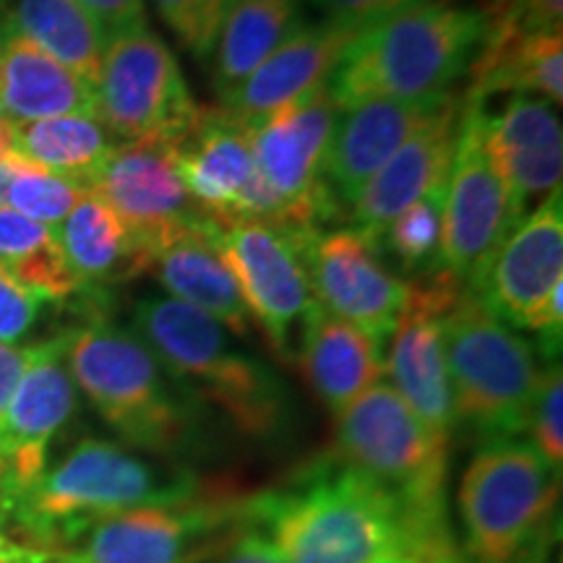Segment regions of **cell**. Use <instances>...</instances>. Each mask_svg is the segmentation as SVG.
Segmentation results:
<instances>
[{
    "label": "cell",
    "mask_w": 563,
    "mask_h": 563,
    "mask_svg": "<svg viewBox=\"0 0 563 563\" xmlns=\"http://www.w3.org/2000/svg\"><path fill=\"white\" fill-rule=\"evenodd\" d=\"M243 522L287 563H378L410 553L439 563L456 553L449 525L428 522L391 490L342 460L243 504Z\"/></svg>",
    "instance_id": "cell-1"
},
{
    "label": "cell",
    "mask_w": 563,
    "mask_h": 563,
    "mask_svg": "<svg viewBox=\"0 0 563 563\" xmlns=\"http://www.w3.org/2000/svg\"><path fill=\"white\" fill-rule=\"evenodd\" d=\"M133 334L245 439L272 443L290 431L295 407L285 378L238 347L235 336L211 316L173 298H144L133 311Z\"/></svg>",
    "instance_id": "cell-2"
},
{
    "label": "cell",
    "mask_w": 563,
    "mask_h": 563,
    "mask_svg": "<svg viewBox=\"0 0 563 563\" xmlns=\"http://www.w3.org/2000/svg\"><path fill=\"white\" fill-rule=\"evenodd\" d=\"M488 13L449 0H412L357 34L329 79L344 110L363 100H428L473 66Z\"/></svg>",
    "instance_id": "cell-3"
},
{
    "label": "cell",
    "mask_w": 563,
    "mask_h": 563,
    "mask_svg": "<svg viewBox=\"0 0 563 563\" xmlns=\"http://www.w3.org/2000/svg\"><path fill=\"white\" fill-rule=\"evenodd\" d=\"M66 363L100 418L133 449L178 456L199 443L201 402L139 334L95 316L66 332Z\"/></svg>",
    "instance_id": "cell-4"
},
{
    "label": "cell",
    "mask_w": 563,
    "mask_h": 563,
    "mask_svg": "<svg viewBox=\"0 0 563 563\" xmlns=\"http://www.w3.org/2000/svg\"><path fill=\"white\" fill-rule=\"evenodd\" d=\"M199 493L201 483L186 470L162 467L118 443L84 439L26 490L11 522L32 540V548L51 553L97 519L188 501Z\"/></svg>",
    "instance_id": "cell-5"
},
{
    "label": "cell",
    "mask_w": 563,
    "mask_h": 563,
    "mask_svg": "<svg viewBox=\"0 0 563 563\" xmlns=\"http://www.w3.org/2000/svg\"><path fill=\"white\" fill-rule=\"evenodd\" d=\"M561 473L530 441H485L460 483V522L473 563H545Z\"/></svg>",
    "instance_id": "cell-6"
},
{
    "label": "cell",
    "mask_w": 563,
    "mask_h": 563,
    "mask_svg": "<svg viewBox=\"0 0 563 563\" xmlns=\"http://www.w3.org/2000/svg\"><path fill=\"white\" fill-rule=\"evenodd\" d=\"M441 332L456 426L464 422L485 441L525 433L543 373L534 344L470 290L443 313Z\"/></svg>",
    "instance_id": "cell-7"
},
{
    "label": "cell",
    "mask_w": 563,
    "mask_h": 563,
    "mask_svg": "<svg viewBox=\"0 0 563 563\" xmlns=\"http://www.w3.org/2000/svg\"><path fill=\"white\" fill-rule=\"evenodd\" d=\"M336 460L382 483L418 517L449 525V441L439 439L389 384L371 386L336 415Z\"/></svg>",
    "instance_id": "cell-8"
},
{
    "label": "cell",
    "mask_w": 563,
    "mask_h": 563,
    "mask_svg": "<svg viewBox=\"0 0 563 563\" xmlns=\"http://www.w3.org/2000/svg\"><path fill=\"white\" fill-rule=\"evenodd\" d=\"M199 115L201 108L159 34L144 26L108 40L95 87V118L108 133L180 144Z\"/></svg>",
    "instance_id": "cell-9"
},
{
    "label": "cell",
    "mask_w": 563,
    "mask_h": 563,
    "mask_svg": "<svg viewBox=\"0 0 563 563\" xmlns=\"http://www.w3.org/2000/svg\"><path fill=\"white\" fill-rule=\"evenodd\" d=\"M470 292L511 329L540 336L548 357L563 334V196L555 191L514 224Z\"/></svg>",
    "instance_id": "cell-10"
},
{
    "label": "cell",
    "mask_w": 563,
    "mask_h": 563,
    "mask_svg": "<svg viewBox=\"0 0 563 563\" xmlns=\"http://www.w3.org/2000/svg\"><path fill=\"white\" fill-rule=\"evenodd\" d=\"M243 525V504L199 496L97 519L47 553L51 563H201Z\"/></svg>",
    "instance_id": "cell-11"
},
{
    "label": "cell",
    "mask_w": 563,
    "mask_h": 563,
    "mask_svg": "<svg viewBox=\"0 0 563 563\" xmlns=\"http://www.w3.org/2000/svg\"><path fill=\"white\" fill-rule=\"evenodd\" d=\"M340 108L327 87L287 104L251 129L253 167L282 209V230L298 238L319 232L334 217L336 201L323 183Z\"/></svg>",
    "instance_id": "cell-12"
},
{
    "label": "cell",
    "mask_w": 563,
    "mask_h": 563,
    "mask_svg": "<svg viewBox=\"0 0 563 563\" xmlns=\"http://www.w3.org/2000/svg\"><path fill=\"white\" fill-rule=\"evenodd\" d=\"M522 217L483 146L481 97L467 95L443 196L441 245L433 272H446L473 290L493 253Z\"/></svg>",
    "instance_id": "cell-13"
},
{
    "label": "cell",
    "mask_w": 563,
    "mask_h": 563,
    "mask_svg": "<svg viewBox=\"0 0 563 563\" xmlns=\"http://www.w3.org/2000/svg\"><path fill=\"white\" fill-rule=\"evenodd\" d=\"M306 238L266 222L220 224V249L245 311L258 321L277 355L292 357V332L316 306L302 258Z\"/></svg>",
    "instance_id": "cell-14"
},
{
    "label": "cell",
    "mask_w": 563,
    "mask_h": 563,
    "mask_svg": "<svg viewBox=\"0 0 563 563\" xmlns=\"http://www.w3.org/2000/svg\"><path fill=\"white\" fill-rule=\"evenodd\" d=\"M175 154V141H123L89 183V191L115 211L133 241L150 253V262L180 232L211 220L188 194Z\"/></svg>",
    "instance_id": "cell-15"
},
{
    "label": "cell",
    "mask_w": 563,
    "mask_h": 563,
    "mask_svg": "<svg viewBox=\"0 0 563 563\" xmlns=\"http://www.w3.org/2000/svg\"><path fill=\"white\" fill-rule=\"evenodd\" d=\"M76 410V384L66 363V334L30 347L24 373L0 415V473L11 517L45 475L47 449Z\"/></svg>",
    "instance_id": "cell-16"
},
{
    "label": "cell",
    "mask_w": 563,
    "mask_h": 563,
    "mask_svg": "<svg viewBox=\"0 0 563 563\" xmlns=\"http://www.w3.org/2000/svg\"><path fill=\"white\" fill-rule=\"evenodd\" d=\"M462 290L467 287L446 272H431L428 279L407 282L405 306L389 336V357L384 361L391 389L443 441H452L456 418L441 319Z\"/></svg>",
    "instance_id": "cell-17"
},
{
    "label": "cell",
    "mask_w": 563,
    "mask_h": 563,
    "mask_svg": "<svg viewBox=\"0 0 563 563\" xmlns=\"http://www.w3.org/2000/svg\"><path fill=\"white\" fill-rule=\"evenodd\" d=\"M313 300L378 344L389 340L405 306L407 282L386 269L382 251L357 230L313 232L302 241Z\"/></svg>",
    "instance_id": "cell-18"
},
{
    "label": "cell",
    "mask_w": 563,
    "mask_h": 563,
    "mask_svg": "<svg viewBox=\"0 0 563 563\" xmlns=\"http://www.w3.org/2000/svg\"><path fill=\"white\" fill-rule=\"evenodd\" d=\"M460 115V97L449 95V100L386 159L382 170L350 201L352 230L361 232L365 241L378 249L384 230L399 211L446 188Z\"/></svg>",
    "instance_id": "cell-19"
},
{
    "label": "cell",
    "mask_w": 563,
    "mask_h": 563,
    "mask_svg": "<svg viewBox=\"0 0 563 563\" xmlns=\"http://www.w3.org/2000/svg\"><path fill=\"white\" fill-rule=\"evenodd\" d=\"M481 136L514 207L527 214L532 199L561 191L563 129L551 102L514 95L501 110L481 100Z\"/></svg>",
    "instance_id": "cell-20"
},
{
    "label": "cell",
    "mask_w": 563,
    "mask_h": 563,
    "mask_svg": "<svg viewBox=\"0 0 563 563\" xmlns=\"http://www.w3.org/2000/svg\"><path fill=\"white\" fill-rule=\"evenodd\" d=\"M361 32V26L329 19L319 24H302L249 79L224 91L222 110L238 123L253 129L277 110L327 87Z\"/></svg>",
    "instance_id": "cell-21"
},
{
    "label": "cell",
    "mask_w": 563,
    "mask_h": 563,
    "mask_svg": "<svg viewBox=\"0 0 563 563\" xmlns=\"http://www.w3.org/2000/svg\"><path fill=\"white\" fill-rule=\"evenodd\" d=\"M452 91L428 100H363L340 110L323 183L334 201H352L357 191L386 165L415 131L420 129Z\"/></svg>",
    "instance_id": "cell-22"
},
{
    "label": "cell",
    "mask_w": 563,
    "mask_h": 563,
    "mask_svg": "<svg viewBox=\"0 0 563 563\" xmlns=\"http://www.w3.org/2000/svg\"><path fill=\"white\" fill-rule=\"evenodd\" d=\"M470 95L538 97L551 104L563 100V37L561 30H530L511 9L488 13V32L477 51Z\"/></svg>",
    "instance_id": "cell-23"
},
{
    "label": "cell",
    "mask_w": 563,
    "mask_h": 563,
    "mask_svg": "<svg viewBox=\"0 0 563 563\" xmlns=\"http://www.w3.org/2000/svg\"><path fill=\"white\" fill-rule=\"evenodd\" d=\"M150 272L165 287L167 298L211 316L232 336L251 334V316L222 256L217 220L180 232L170 243L154 251Z\"/></svg>",
    "instance_id": "cell-24"
},
{
    "label": "cell",
    "mask_w": 563,
    "mask_h": 563,
    "mask_svg": "<svg viewBox=\"0 0 563 563\" xmlns=\"http://www.w3.org/2000/svg\"><path fill=\"white\" fill-rule=\"evenodd\" d=\"M175 165L191 199L220 224L235 222L238 203L256 175L251 129L224 110H203L178 144Z\"/></svg>",
    "instance_id": "cell-25"
},
{
    "label": "cell",
    "mask_w": 563,
    "mask_h": 563,
    "mask_svg": "<svg viewBox=\"0 0 563 563\" xmlns=\"http://www.w3.org/2000/svg\"><path fill=\"white\" fill-rule=\"evenodd\" d=\"M300 363L316 397L340 415L371 386L382 384L386 365L373 336L344 319H336L316 302L300 334Z\"/></svg>",
    "instance_id": "cell-26"
},
{
    "label": "cell",
    "mask_w": 563,
    "mask_h": 563,
    "mask_svg": "<svg viewBox=\"0 0 563 563\" xmlns=\"http://www.w3.org/2000/svg\"><path fill=\"white\" fill-rule=\"evenodd\" d=\"M0 115L9 123L95 115V89L32 40L0 37Z\"/></svg>",
    "instance_id": "cell-27"
},
{
    "label": "cell",
    "mask_w": 563,
    "mask_h": 563,
    "mask_svg": "<svg viewBox=\"0 0 563 563\" xmlns=\"http://www.w3.org/2000/svg\"><path fill=\"white\" fill-rule=\"evenodd\" d=\"M55 232L81 292L150 272V253L133 241L115 211L97 194L84 196Z\"/></svg>",
    "instance_id": "cell-28"
},
{
    "label": "cell",
    "mask_w": 563,
    "mask_h": 563,
    "mask_svg": "<svg viewBox=\"0 0 563 563\" xmlns=\"http://www.w3.org/2000/svg\"><path fill=\"white\" fill-rule=\"evenodd\" d=\"M302 0H238L214 45V81L220 97L243 84L285 45L302 21Z\"/></svg>",
    "instance_id": "cell-29"
},
{
    "label": "cell",
    "mask_w": 563,
    "mask_h": 563,
    "mask_svg": "<svg viewBox=\"0 0 563 563\" xmlns=\"http://www.w3.org/2000/svg\"><path fill=\"white\" fill-rule=\"evenodd\" d=\"M11 32L32 40L91 89L97 87L108 34L76 0H19Z\"/></svg>",
    "instance_id": "cell-30"
},
{
    "label": "cell",
    "mask_w": 563,
    "mask_h": 563,
    "mask_svg": "<svg viewBox=\"0 0 563 563\" xmlns=\"http://www.w3.org/2000/svg\"><path fill=\"white\" fill-rule=\"evenodd\" d=\"M11 125L19 157L40 170L81 183L84 188H89L91 178L118 146L95 115H60Z\"/></svg>",
    "instance_id": "cell-31"
},
{
    "label": "cell",
    "mask_w": 563,
    "mask_h": 563,
    "mask_svg": "<svg viewBox=\"0 0 563 563\" xmlns=\"http://www.w3.org/2000/svg\"><path fill=\"white\" fill-rule=\"evenodd\" d=\"M0 266L42 300H66L81 292L63 256L58 232L0 207Z\"/></svg>",
    "instance_id": "cell-32"
},
{
    "label": "cell",
    "mask_w": 563,
    "mask_h": 563,
    "mask_svg": "<svg viewBox=\"0 0 563 563\" xmlns=\"http://www.w3.org/2000/svg\"><path fill=\"white\" fill-rule=\"evenodd\" d=\"M9 167L13 175L5 191V207L45 228L58 230L70 209L89 194V188H84L81 183L40 170L19 154H13Z\"/></svg>",
    "instance_id": "cell-33"
},
{
    "label": "cell",
    "mask_w": 563,
    "mask_h": 563,
    "mask_svg": "<svg viewBox=\"0 0 563 563\" xmlns=\"http://www.w3.org/2000/svg\"><path fill=\"white\" fill-rule=\"evenodd\" d=\"M443 196H446V188L426 196V199H418L399 211L389 222V228L384 230L378 251L394 253L407 269L431 266L433 272L441 245Z\"/></svg>",
    "instance_id": "cell-34"
},
{
    "label": "cell",
    "mask_w": 563,
    "mask_h": 563,
    "mask_svg": "<svg viewBox=\"0 0 563 563\" xmlns=\"http://www.w3.org/2000/svg\"><path fill=\"white\" fill-rule=\"evenodd\" d=\"M159 19L196 58L207 60L214 53L217 37L238 0H152Z\"/></svg>",
    "instance_id": "cell-35"
},
{
    "label": "cell",
    "mask_w": 563,
    "mask_h": 563,
    "mask_svg": "<svg viewBox=\"0 0 563 563\" xmlns=\"http://www.w3.org/2000/svg\"><path fill=\"white\" fill-rule=\"evenodd\" d=\"M527 433L532 435V446L543 454L555 473L563 464V376L561 365H545L540 373L538 391H534L530 415H527Z\"/></svg>",
    "instance_id": "cell-36"
},
{
    "label": "cell",
    "mask_w": 563,
    "mask_h": 563,
    "mask_svg": "<svg viewBox=\"0 0 563 563\" xmlns=\"http://www.w3.org/2000/svg\"><path fill=\"white\" fill-rule=\"evenodd\" d=\"M40 295L26 290L19 279L0 266V342H19L37 321L42 308Z\"/></svg>",
    "instance_id": "cell-37"
},
{
    "label": "cell",
    "mask_w": 563,
    "mask_h": 563,
    "mask_svg": "<svg viewBox=\"0 0 563 563\" xmlns=\"http://www.w3.org/2000/svg\"><path fill=\"white\" fill-rule=\"evenodd\" d=\"M76 3L102 26L108 40L146 26L144 0H76Z\"/></svg>",
    "instance_id": "cell-38"
},
{
    "label": "cell",
    "mask_w": 563,
    "mask_h": 563,
    "mask_svg": "<svg viewBox=\"0 0 563 563\" xmlns=\"http://www.w3.org/2000/svg\"><path fill=\"white\" fill-rule=\"evenodd\" d=\"M201 563H287L256 530L238 525L230 538Z\"/></svg>",
    "instance_id": "cell-39"
},
{
    "label": "cell",
    "mask_w": 563,
    "mask_h": 563,
    "mask_svg": "<svg viewBox=\"0 0 563 563\" xmlns=\"http://www.w3.org/2000/svg\"><path fill=\"white\" fill-rule=\"evenodd\" d=\"M308 3H313L316 9L327 13L329 21H342V24L365 30L373 21L405 9L412 0H308Z\"/></svg>",
    "instance_id": "cell-40"
},
{
    "label": "cell",
    "mask_w": 563,
    "mask_h": 563,
    "mask_svg": "<svg viewBox=\"0 0 563 563\" xmlns=\"http://www.w3.org/2000/svg\"><path fill=\"white\" fill-rule=\"evenodd\" d=\"M509 9L530 30H561L563 0H514Z\"/></svg>",
    "instance_id": "cell-41"
},
{
    "label": "cell",
    "mask_w": 563,
    "mask_h": 563,
    "mask_svg": "<svg viewBox=\"0 0 563 563\" xmlns=\"http://www.w3.org/2000/svg\"><path fill=\"white\" fill-rule=\"evenodd\" d=\"M30 347H16V344L0 342V415L9 407V399L16 389L21 373H24Z\"/></svg>",
    "instance_id": "cell-42"
},
{
    "label": "cell",
    "mask_w": 563,
    "mask_h": 563,
    "mask_svg": "<svg viewBox=\"0 0 563 563\" xmlns=\"http://www.w3.org/2000/svg\"><path fill=\"white\" fill-rule=\"evenodd\" d=\"M19 561H40V563H51L45 551L40 548L24 545L19 540H13L0 530V563H19Z\"/></svg>",
    "instance_id": "cell-43"
},
{
    "label": "cell",
    "mask_w": 563,
    "mask_h": 563,
    "mask_svg": "<svg viewBox=\"0 0 563 563\" xmlns=\"http://www.w3.org/2000/svg\"><path fill=\"white\" fill-rule=\"evenodd\" d=\"M13 154H16L13 150V125L5 118H0V167L9 165Z\"/></svg>",
    "instance_id": "cell-44"
},
{
    "label": "cell",
    "mask_w": 563,
    "mask_h": 563,
    "mask_svg": "<svg viewBox=\"0 0 563 563\" xmlns=\"http://www.w3.org/2000/svg\"><path fill=\"white\" fill-rule=\"evenodd\" d=\"M5 522H11V506L5 501V490H3V473H0V527Z\"/></svg>",
    "instance_id": "cell-45"
},
{
    "label": "cell",
    "mask_w": 563,
    "mask_h": 563,
    "mask_svg": "<svg viewBox=\"0 0 563 563\" xmlns=\"http://www.w3.org/2000/svg\"><path fill=\"white\" fill-rule=\"evenodd\" d=\"M11 175H13V170H11L9 165L0 167V207H3V203H5V191H9Z\"/></svg>",
    "instance_id": "cell-46"
},
{
    "label": "cell",
    "mask_w": 563,
    "mask_h": 563,
    "mask_svg": "<svg viewBox=\"0 0 563 563\" xmlns=\"http://www.w3.org/2000/svg\"><path fill=\"white\" fill-rule=\"evenodd\" d=\"M378 563H428L418 559V555H410V553H394V555H386V559H382Z\"/></svg>",
    "instance_id": "cell-47"
},
{
    "label": "cell",
    "mask_w": 563,
    "mask_h": 563,
    "mask_svg": "<svg viewBox=\"0 0 563 563\" xmlns=\"http://www.w3.org/2000/svg\"><path fill=\"white\" fill-rule=\"evenodd\" d=\"M439 563H467L464 559H460V555H449V559H443V561H439Z\"/></svg>",
    "instance_id": "cell-48"
},
{
    "label": "cell",
    "mask_w": 563,
    "mask_h": 563,
    "mask_svg": "<svg viewBox=\"0 0 563 563\" xmlns=\"http://www.w3.org/2000/svg\"><path fill=\"white\" fill-rule=\"evenodd\" d=\"M19 563H40V561H19Z\"/></svg>",
    "instance_id": "cell-49"
},
{
    "label": "cell",
    "mask_w": 563,
    "mask_h": 563,
    "mask_svg": "<svg viewBox=\"0 0 563 563\" xmlns=\"http://www.w3.org/2000/svg\"><path fill=\"white\" fill-rule=\"evenodd\" d=\"M0 118H3V115H0Z\"/></svg>",
    "instance_id": "cell-50"
}]
</instances>
